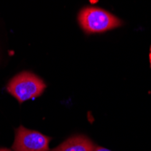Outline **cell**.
Returning a JSON list of instances; mask_svg holds the SVG:
<instances>
[{"instance_id":"3957f363","label":"cell","mask_w":151,"mask_h":151,"mask_svg":"<svg viewBox=\"0 0 151 151\" xmlns=\"http://www.w3.org/2000/svg\"><path fill=\"white\" fill-rule=\"evenodd\" d=\"M51 138L35 130L20 126L16 130V138L12 148L14 151H50Z\"/></svg>"},{"instance_id":"7a4b0ae2","label":"cell","mask_w":151,"mask_h":151,"mask_svg":"<svg viewBox=\"0 0 151 151\" xmlns=\"http://www.w3.org/2000/svg\"><path fill=\"white\" fill-rule=\"evenodd\" d=\"M45 88V82L30 72L19 73L14 76L6 85V91L19 103L39 97L43 94Z\"/></svg>"},{"instance_id":"8992f818","label":"cell","mask_w":151,"mask_h":151,"mask_svg":"<svg viewBox=\"0 0 151 151\" xmlns=\"http://www.w3.org/2000/svg\"><path fill=\"white\" fill-rule=\"evenodd\" d=\"M0 151H11L7 148H0Z\"/></svg>"},{"instance_id":"277c9868","label":"cell","mask_w":151,"mask_h":151,"mask_svg":"<svg viewBox=\"0 0 151 151\" xmlns=\"http://www.w3.org/2000/svg\"><path fill=\"white\" fill-rule=\"evenodd\" d=\"M95 147L85 135H74L50 151H93Z\"/></svg>"},{"instance_id":"6da1fadb","label":"cell","mask_w":151,"mask_h":151,"mask_svg":"<svg viewBox=\"0 0 151 151\" xmlns=\"http://www.w3.org/2000/svg\"><path fill=\"white\" fill-rule=\"evenodd\" d=\"M78 21L86 34H102L122 24V21L111 13L95 6L82 8L79 12Z\"/></svg>"},{"instance_id":"5b68a950","label":"cell","mask_w":151,"mask_h":151,"mask_svg":"<svg viewBox=\"0 0 151 151\" xmlns=\"http://www.w3.org/2000/svg\"><path fill=\"white\" fill-rule=\"evenodd\" d=\"M93 151H111V150L107 149V148L102 147H95V148H94Z\"/></svg>"}]
</instances>
